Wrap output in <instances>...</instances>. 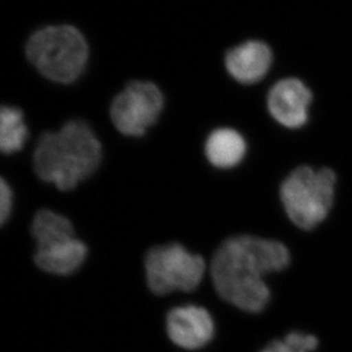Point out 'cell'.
Wrapping results in <instances>:
<instances>
[{"label": "cell", "instance_id": "obj_1", "mask_svg": "<svg viewBox=\"0 0 352 352\" xmlns=\"http://www.w3.org/2000/svg\"><path fill=\"white\" fill-rule=\"evenodd\" d=\"M289 260V249L278 241L233 236L221 243L213 256V285L227 302L248 313H260L270 300L263 277L285 270Z\"/></svg>", "mask_w": 352, "mask_h": 352}, {"label": "cell", "instance_id": "obj_2", "mask_svg": "<svg viewBox=\"0 0 352 352\" xmlns=\"http://www.w3.org/2000/svg\"><path fill=\"white\" fill-rule=\"evenodd\" d=\"M102 159L100 140L81 119L69 120L57 131H45L34 152V171L60 190L76 187L98 168Z\"/></svg>", "mask_w": 352, "mask_h": 352}, {"label": "cell", "instance_id": "obj_3", "mask_svg": "<svg viewBox=\"0 0 352 352\" xmlns=\"http://www.w3.org/2000/svg\"><path fill=\"white\" fill-rule=\"evenodd\" d=\"M27 56L38 70L57 82H72L88 58V43L77 28L48 25L34 31L28 40Z\"/></svg>", "mask_w": 352, "mask_h": 352}, {"label": "cell", "instance_id": "obj_4", "mask_svg": "<svg viewBox=\"0 0 352 352\" xmlns=\"http://www.w3.org/2000/svg\"><path fill=\"white\" fill-rule=\"evenodd\" d=\"M336 175L329 168L315 170L298 166L280 185V199L286 214L296 227L311 230L322 223L332 209Z\"/></svg>", "mask_w": 352, "mask_h": 352}, {"label": "cell", "instance_id": "obj_5", "mask_svg": "<svg viewBox=\"0 0 352 352\" xmlns=\"http://www.w3.org/2000/svg\"><path fill=\"white\" fill-rule=\"evenodd\" d=\"M206 270L202 256L188 252L178 243L154 246L145 258L147 283L151 291L159 296L194 291Z\"/></svg>", "mask_w": 352, "mask_h": 352}, {"label": "cell", "instance_id": "obj_6", "mask_svg": "<svg viewBox=\"0 0 352 352\" xmlns=\"http://www.w3.org/2000/svg\"><path fill=\"white\" fill-rule=\"evenodd\" d=\"M163 107V95L151 81H130L111 104V118L124 135L140 136L152 126Z\"/></svg>", "mask_w": 352, "mask_h": 352}, {"label": "cell", "instance_id": "obj_7", "mask_svg": "<svg viewBox=\"0 0 352 352\" xmlns=\"http://www.w3.org/2000/svg\"><path fill=\"white\" fill-rule=\"evenodd\" d=\"M311 90L296 78L279 80L270 88L267 105L272 117L283 126L298 129L306 124L309 118Z\"/></svg>", "mask_w": 352, "mask_h": 352}, {"label": "cell", "instance_id": "obj_8", "mask_svg": "<svg viewBox=\"0 0 352 352\" xmlns=\"http://www.w3.org/2000/svg\"><path fill=\"white\" fill-rule=\"evenodd\" d=\"M166 332L176 346L187 350L201 349L212 339L214 322L202 307H177L166 316Z\"/></svg>", "mask_w": 352, "mask_h": 352}, {"label": "cell", "instance_id": "obj_9", "mask_svg": "<svg viewBox=\"0 0 352 352\" xmlns=\"http://www.w3.org/2000/svg\"><path fill=\"white\" fill-rule=\"evenodd\" d=\"M273 63V52L260 40H249L230 48L225 56L227 70L242 83L258 82Z\"/></svg>", "mask_w": 352, "mask_h": 352}, {"label": "cell", "instance_id": "obj_10", "mask_svg": "<svg viewBox=\"0 0 352 352\" xmlns=\"http://www.w3.org/2000/svg\"><path fill=\"white\" fill-rule=\"evenodd\" d=\"M87 246L77 237L37 248L34 261L40 270L55 275H70L79 270L86 259Z\"/></svg>", "mask_w": 352, "mask_h": 352}, {"label": "cell", "instance_id": "obj_11", "mask_svg": "<svg viewBox=\"0 0 352 352\" xmlns=\"http://www.w3.org/2000/svg\"><path fill=\"white\" fill-rule=\"evenodd\" d=\"M244 137L232 128H218L210 133L206 142V155L213 166L232 168L245 157Z\"/></svg>", "mask_w": 352, "mask_h": 352}, {"label": "cell", "instance_id": "obj_12", "mask_svg": "<svg viewBox=\"0 0 352 352\" xmlns=\"http://www.w3.org/2000/svg\"><path fill=\"white\" fill-rule=\"evenodd\" d=\"M31 232L37 242V248L74 237V225L69 218L50 209H40L36 212Z\"/></svg>", "mask_w": 352, "mask_h": 352}, {"label": "cell", "instance_id": "obj_13", "mask_svg": "<svg viewBox=\"0 0 352 352\" xmlns=\"http://www.w3.org/2000/svg\"><path fill=\"white\" fill-rule=\"evenodd\" d=\"M28 128L19 107L3 105L0 109V148L3 153H13L23 147Z\"/></svg>", "mask_w": 352, "mask_h": 352}, {"label": "cell", "instance_id": "obj_14", "mask_svg": "<svg viewBox=\"0 0 352 352\" xmlns=\"http://www.w3.org/2000/svg\"><path fill=\"white\" fill-rule=\"evenodd\" d=\"M318 346L315 336L300 332L289 333L283 341H274L261 352H311Z\"/></svg>", "mask_w": 352, "mask_h": 352}, {"label": "cell", "instance_id": "obj_15", "mask_svg": "<svg viewBox=\"0 0 352 352\" xmlns=\"http://www.w3.org/2000/svg\"><path fill=\"white\" fill-rule=\"evenodd\" d=\"M12 190L5 178L0 179V223H3L8 219L12 209Z\"/></svg>", "mask_w": 352, "mask_h": 352}]
</instances>
